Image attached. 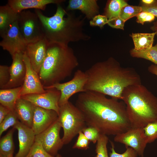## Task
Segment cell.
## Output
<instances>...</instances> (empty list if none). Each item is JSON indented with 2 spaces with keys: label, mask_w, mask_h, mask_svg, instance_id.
<instances>
[{
  "label": "cell",
  "mask_w": 157,
  "mask_h": 157,
  "mask_svg": "<svg viewBox=\"0 0 157 157\" xmlns=\"http://www.w3.org/2000/svg\"><path fill=\"white\" fill-rule=\"evenodd\" d=\"M119 100L87 91L78 95L75 105L83 115L88 126L95 128L100 134L115 135L131 128L126 105Z\"/></svg>",
  "instance_id": "6da1fadb"
},
{
  "label": "cell",
  "mask_w": 157,
  "mask_h": 157,
  "mask_svg": "<svg viewBox=\"0 0 157 157\" xmlns=\"http://www.w3.org/2000/svg\"><path fill=\"white\" fill-rule=\"evenodd\" d=\"M85 72V92H96L119 100H122L126 88L142 84L140 77L134 68L122 67L112 57L96 63Z\"/></svg>",
  "instance_id": "7a4b0ae2"
},
{
  "label": "cell",
  "mask_w": 157,
  "mask_h": 157,
  "mask_svg": "<svg viewBox=\"0 0 157 157\" xmlns=\"http://www.w3.org/2000/svg\"><path fill=\"white\" fill-rule=\"evenodd\" d=\"M55 14L52 16H45L38 9L35 10L41 23L44 38L48 42L68 45L71 42L87 41L90 36L83 31L85 17L77 16L57 4Z\"/></svg>",
  "instance_id": "3957f363"
},
{
  "label": "cell",
  "mask_w": 157,
  "mask_h": 157,
  "mask_svg": "<svg viewBox=\"0 0 157 157\" xmlns=\"http://www.w3.org/2000/svg\"><path fill=\"white\" fill-rule=\"evenodd\" d=\"M79 65L72 49L68 45L49 42L46 57L38 73L44 87L60 83L72 74Z\"/></svg>",
  "instance_id": "277c9868"
},
{
  "label": "cell",
  "mask_w": 157,
  "mask_h": 157,
  "mask_svg": "<svg viewBox=\"0 0 157 157\" xmlns=\"http://www.w3.org/2000/svg\"><path fill=\"white\" fill-rule=\"evenodd\" d=\"M122 100L131 128H142L157 119V97L142 84L126 88Z\"/></svg>",
  "instance_id": "5b68a950"
},
{
  "label": "cell",
  "mask_w": 157,
  "mask_h": 157,
  "mask_svg": "<svg viewBox=\"0 0 157 157\" xmlns=\"http://www.w3.org/2000/svg\"><path fill=\"white\" fill-rule=\"evenodd\" d=\"M58 120L63 129L62 140L64 144L69 143L86 127L83 115L69 101L60 106Z\"/></svg>",
  "instance_id": "8992f818"
},
{
  "label": "cell",
  "mask_w": 157,
  "mask_h": 157,
  "mask_svg": "<svg viewBox=\"0 0 157 157\" xmlns=\"http://www.w3.org/2000/svg\"><path fill=\"white\" fill-rule=\"evenodd\" d=\"M17 21L19 30L28 44L44 38L41 23L35 13L23 10L19 13Z\"/></svg>",
  "instance_id": "52a82bcc"
},
{
  "label": "cell",
  "mask_w": 157,
  "mask_h": 157,
  "mask_svg": "<svg viewBox=\"0 0 157 157\" xmlns=\"http://www.w3.org/2000/svg\"><path fill=\"white\" fill-rule=\"evenodd\" d=\"M86 81L87 77L85 72L78 69L75 72L72 79L69 81L56 83L44 88L45 90L54 88L60 92L59 101L60 106L69 101L70 97L75 94L85 92L84 88Z\"/></svg>",
  "instance_id": "ba28073f"
},
{
  "label": "cell",
  "mask_w": 157,
  "mask_h": 157,
  "mask_svg": "<svg viewBox=\"0 0 157 157\" xmlns=\"http://www.w3.org/2000/svg\"><path fill=\"white\" fill-rule=\"evenodd\" d=\"M61 128L58 119L48 128L35 136V141L40 143L47 153L54 157L64 145L60 136Z\"/></svg>",
  "instance_id": "9c48e42d"
},
{
  "label": "cell",
  "mask_w": 157,
  "mask_h": 157,
  "mask_svg": "<svg viewBox=\"0 0 157 157\" xmlns=\"http://www.w3.org/2000/svg\"><path fill=\"white\" fill-rule=\"evenodd\" d=\"M17 20L11 24L1 37L2 40L0 42V46L12 57L17 53H24L28 44L19 30Z\"/></svg>",
  "instance_id": "30bf717a"
},
{
  "label": "cell",
  "mask_w": 157,
  "mask_h": 157,
  "mask_svg": "<svg viewBox=\"0 0 157 157\" xmlns=\"http://www.w3.org/2000/svg\"><path fill=\"white\" fill-rule=\"evenodd\" d=\"M114 140L115 142L124 144L126 148H132L138 155L143 157L147 143L142 128H131L126 132L115 135Z\"/></svg>",
  "instance_id": "8fae6325"
},
{
  "label": "cell",
  "mask_w": 157,
  "mask_h": 157,
  "mask_svg": "<svg viewBox=\"0 0 157 157\" xmlns=\"http://www.w3.org/2000/svg\"><path fill=\"white\" fill-rule=\"evenodd\" d=\"M46 90V92L44 93L28 94L20 97L29 101L35 106L54 110L58 115L60 92L54 88Z\"/></svg>",
  "instance_id": "7c38bea8"
},
{
  "label": "cell",
  "mask_w": 157,
  "mask_h": 157,
  "mask_svg": "<svg viewBox=\"0 0 157 157\" xmlns=\"http://www.w3.org/2000/svg\"><path fill=\"white\" fill-rule=\"evenodd\" d=\"M23 60L26 67V73L20 92V97L31 94H41L46 92L41 83L38 74L32 68L29 60L24 53Z\"/></svg>",
  "instance_id": "4fadbf2b"
},
{
  "label": "cell",
  "mask_w": 157,
  "mask_h": 157,
  "mask_svg": "<svg viewBox=\"0 0 157 157\" xmlns=\"http://www.w3.org/2000/svg\"><path fill=\"white\" fill-rule=\"evenodd\" d=\"M58 114L52 110L35 106L31 129L35 135L44 131L58 119Z\"/></svg>",
  "instance_id": "5bb4252c"
},
{
  "label": "cell",
  "mask_w": 157,
  "mask_h": 157,
  "mask_svg": "<svg viewBox=\"0 0 157 157\" xmlns=\"http://www.w3.org/2000/svg\"><path fill=\"white\" fill-rule=\"evenodd\" d=\"M48 42L44 38L37 42L28 44L25 53L33 69L38 74L46 57Z\"/></svg>",
  "instance_id": "9a60e30c"
},
{
  "label": "cell",
  "mask_w": 157,
  "mask_h": 157,
  "mask_svg": "<svg viewBox=\"0 0 157 157\" xmlns=\"http://www.w3.org/2000/svg\"><path fill=\"white\" fill-rule=\"evenodd\" d=\"M23 54L17 53L12 57V62L10 67V80L3 89L15 88L23 85L26 73Z\"/></svg>",
  "instance_id": "2e32d148"
},
{
  "label": "cell",
  "mask_w": 157,
  "mask_h": 157,
  "mask_svg": "<svg viewBox=\"0 0 157 157\" xmlns=\"http://www.w3.org/2000/svg\"><path fill=\"white\" fill-rule=\"evenodd\" d=\"M13 127L18 131L19 149L14 157H25L35 142V135L32 129L19 122Z\"/></svg>",
  "instance_id": "e0dca14e"
},
{
  "label": "cell",
  "mask_w": 157,
  "mask_h": 157,
  "mask_svg": "<svg viewBox=\"0 0 157 157\" xmlns=\"http://www.w3.org/2000/svg\"><path fill=\"white\" fill-rule=\"evenodd\" d=\"M64 0H8L7 3L16 13H19L25 10L35 8L44 10L50 4H60Z\"/></svg>",
  "instance_id": "ac0fdd59"
},
{
  "label": "cell",
  "mask_w": 157,
  "mask_h": 157,
  "mask_svg": "<svg viewBox=\"0 0 157 157\" xmlns=\"http://www.w3.org/2000/svg\"><path fill=\"white\" fill-rule=\"evenodd\" d=\"M99 7L97 0H69L66 10H79L85 17L92 19L99 13Z\"/></svg>",
  "instance_id": "d6986e66"
},
{
  "label": "cell",
  "mask_w": 157,
  "mask_h": 157,
  "mask_svg": "<svg viewBox=\"0 0 157 157\" xmlns=\"http://www.w3.org/2000/svg\"><path fill=\"white\" fill-rule=\"evenodd\" d=\"M35 106L21 97L15 103L14 111L20 122L31 128Z\"/></svg>",
  "instance_id": "ffe728a7"
},
{
  "label": "cell",
  "mask_w": 157,
  "mask_h": 157,
  "mask_svg": "<svg viewBox=\"0 0 157 157\" xmlns=\"http://www.w3.org/2000/svg\"><path fill=\"white\" fill-rule=\"evenodd\" d=\"M19 13L15 12L7 3L0 6V36L1 37L10 26L16 21Z\"/></svg>",
  "instance_id": "44dd1931"
},
{
  "label": "cell",
  "mask_w": 157,
  "mask_h": 157,
  "mask_svg": "<svg viewBox=\"0 0 157 157\" xmlns=\"http://www.w3.org/2000/svg\"><path fill=\"white\" fill-rule=\"evenodd\" d=\"M156 35L155 32L132 33L130 35L133 41L134 46L133 49L138 51H143L150 49L153 46L154 38Z\"/></svg>",
  "instance_id": "7402d4cb"
},
{
  "label": "cell",
  "mask_w": 157,
  "mask_h": 157,
  "mask_svg": "<svg viewBox=\"0 0 157 157\" xmlns=\"http://www.w3.org/2000/svg\"><path fill=\"white\" fill-rule=\"evenodd\" d=\"M22 86L15 88L0 89V104L11 111H14L17 99L20 97L19 94Z\"/></svg>",
  "instance_id": "603a6c76"
},
{
  "label": "cell",
  "mask_w": 157,
  "mask_h": 157,
  "mask_svg": "<svg viewBox=\"0 0 157 157\" xmlns=\"http://www.w3.org/2000/svg\"><path fill=\"white\" fill-rule=\"evenodd\" d=\"M15 129L13 127L0 140V157H7L13 155L14 145L13 135Z\"/></svg>",
  "instance_id": "cb8c5ba5"
},
{
  "label": "cell",
  "mask_w": 157,
  "mask_h": 157,
  "mask_svg": "<svg viewBox=\"0 0 157 157\" xmlns=\"http://www.w3.org/2000/svg\"><path fill=\"white\" fill-rule=\"evenodd\" d=\"M128 4L124 0H108L103 15L106 16L108 19L119 17L122 8Z\"/></svg>",
  "instance_id": "d4e9b609"
},
{
  "label": "cell",
  "mask_w": 157,
  "mask_h": 157,
  "mask_svg": "<svg viewBox=\"0 0 157 157\" xmlns=\"http://www.w3.org/2000/svg\"><path fill=\"white\" fill-rule=\"evenodd\" d=\"M133 57L144 59L151 61L157 65V43L150 49L143 51H138L133 48L130 50Z\"/></svg>",
  "instance_id": "484cf974"
},
{
  "label": "cell",
  "mask_w": 157,
  "mask_h": 157,
  "mask_svg": "<svg viewBox=\"0 0 157 157\" xmlns=\"http://www.w3.org/2000/svg\"><path fill=\"white\" fill-rule=\"evenodd\" d=\"M142 11L140 6H132L128 4L121 9L119 17L125 22L129 19L136 15Z\"/></svg>",
  "instance_id": "4316f807"
},
{
  "label": "cell",
  "mask_w": 157,
  "mask_h": 157,
  "mask_svg": "<svg viewBox=\"0 0 157 157\" xmlns=\"http://www.w3.org/2000/svg\"><path fill=\"white\" fill-rule=\"evenodd\" d=\"M148 143L154 142L157 139V119L142 128Z\"/></svg>",
  "instance_id": "83f0119b"
},
{
  "label": "cell",
  "mask_w": 157,
  "mask_h": 157,
  "mask_svg": "<svg viewBox=\"0 0 157 157\" xmlns=\"http://www.w3.org/2000/svg\"><path fill=\"white\" fill-rule=\"evenodd\" d=\"M108 140L107 135L100 134L96 145L97 157H109L107 148Z\"/></svg>",
  "instance_id": "f1b7e54d"
},
{
  "label": "cell",
  "mask_w": 157,
  "mask_h": 157,
  "mask_svg": "<svg viewBox=\"0 0 157 157\" xmlns=\"http://www.w3.org/2000/svg\"><path fill=\"white\" fill-rule=\"evenodd\" d=\"M19 122V119L14 111H11L0 123V136L8 128L13 127Z\"/></svg>",
  "instance_id": "f546056e"
},
{
  "label": "cell",
  "mask_w": 157,
  "mask_h": 157,
  "mask_svg": "<svg viewBox=\"0 0 157 157\" xmlns=\"http://www.w3.org/2000/svg\"><path fill=\"white\" fill-rule=\"evenodd\" d=\"M25 157H55L50 155L39 142L35 141Z\"/></svg>",
  "instance_id": "4dcf8cb0"
},
{
  "label": "cell",
  "mask_w": 157,
  "mask_h": 157,
  "mask_svg": "<svg viewBox=\"0 0 157 157\" xmlns=\"http://www.w3.org/2000/svg\"><path fill=\"white\" fill-rule=\"evenodd\" d=\"M82 132L90 141L94 144L97 143L100 134L96 129L92 126L86 127Z\"/></svg>",
  "instance_id": "1f68e13d"
},
{
  "label": "cell",
  "mask_w": 157,
  "mask_h": 157,
  "mask_svg": "<svg viewBox=\"0 0 157 157\" xmlns=\"http://www.w3.org/2000/svg\"><path fill=\"white\" fill-rule=\"evenodd\" d=\"M10 67L7 65H0V88L3 89L10 79Z\"/></svg>",
  "instance_id": "d6a6232c"
},
{
  "label": "cell",
  "mask_w": 157,
  "mask_h": 157,
  "mask_svg": "<svg viewBox=\"0 0 157 157\" xmlns=\"http://www.w3.org/2000/svg\"><path fill=\"white\" fill-rule=\"evenodd\" d=\"M77 140L73 146V148L86 150L89 148L90 142L85 136L82 131L78 134Z\"/></svg>",
  "instance_id": "836d02e7"
},
{
  "label": "cell",
  "mask_w": 157,
  "mask_h": 157,
  "mask_svg": "<svg viewBox=\"0 0 157 157\" xmlns=\"http://www.w3.org/2000/svg\"><path fill=\"white\" fill-rule=\"evenodd\" d=\"M112 147L110 148L111 152L110 154L109 157H137L138 154L132 148L128 147L126 148V151L122 154L117 153L114 148L113 143L111 142Z\"/></svg>",
  "instance_id": "e575fe53"
},
{
  "label": "cell",
  "mask_w": 157,
  "mask_h": 157,
  "mask_svg": "<svg viewBox=\"0 0 157 157\" xmlns=\"http://www.w3.org/2000/svg\"><path fill=\"white\" fill-rule=\"evenodd\" d=\"M108 19L105 15L99 14L95 16L90 21L91 26H98L102 28L106 24H108Z\"/></svg>",
  "instance_id": "d590c367"
},
{
  "label": "cell",
  "mask_w": 157,
  "mask_h": 157,
  "mask_svg": "<svg viewBox=\"0 0 157 157\" xmlns=\"http://www.w3.org/2000/svg\"><path fill=\"white\" fill-rule=\"evenodd\" d=\"M125 22L119 16L108 19L107 24L112 28L124 30Z\"/></svg>",
  "instance_id": "8d00e7d4"
},
{
  "label": "cell",
  "mask_w": 157,
  "mask_h": 157,
  "mask_svg": "<svg viewBox=\"0 0 157 157\" xmlns=\"http://www.w3.org/2000/svg\"><path fill=\"white\" fill-rule=\"evenodd\" d=\"M142 11L150 13L157 18V0L151 4L149 6L141 5Z\"/></svg>",
  "instance_id": "74e56055"
},
{
  "label": "cell",
  "mask_w": 157,
  "mask_h": 157,
  "mask_svg": "<svg viewBox=\"0 0 157 157\" xmlns=\"http://www.w3.org/2000/svg\"><path fill=\"white\" fill-rule=\"evenodd\" d=\"M148 12L142 11L138 13L136 16L137 17L136 22L138 23L143 25L146 22Z\"/></svg>",
  "instance_id": "f35d334b"
},
{
  "label": "cell",
  "mask_w": 157,
  "mask_h": 157,
  "mask_svg": "<svg viewBox=\"0 0 157 157\" xmlns=\"http://www.w3.org/2000/svg\"><path fill=\"white\" fill-rule=\"evenodd\" d=\"M6 107L0 104V123L11 111Z\"/></svg>",
  "instance_id": "ab89813d"
},
{
  "label": "cell",
  "mask_w": 157,
  "mask_h": 157,
  "mask_svg": "<svg viewBox=\"0 0 157 157\" xmlns=\"http://www.w3.org/2000/svg\"><path fill=\"white\" fill-rule=\"evenodd\" d=\"M148 70L149 72L157 76V65L152 64L148 67Z\"/></svg>",
  "instance_id": "60d3db41"
},
{
  "label": "cell",
  "mask_w": 157,
  "mask_h": 157,
  "mask_svg": "<svg viewBox=\"0 0 157 157\" xmlns=\"http://www.w3.org/2000/svg\"><path fill=\"white\" fill-rule=\"evenodd\" d=\"M155 0H142L141 1L142 5L149 6L152 4Z\"/></svg>",
  "instance_id": "b9f144b4"
},
{
  "label": "cell",
  "mask_w": 157,
  "mask_h": 157,
  "mask_svg": "<svg viewBox=\"0 0 157 157\" xmlns=\"http://www.w3.org/2000/svg\"><path fill=\"white\" fill-rule=\"evenodd\" d=\"M151 30L156 33L157 35V21L153 23V25L150 27Z\"/></svg>",
  "instance_id": "7bdbcfd3"
},
{
  "label": "cell",
  "mask_w": 157,
  "mask_h": 157,
  "mask_svg": "<svg viewBox=\"0 0 157 157\" xmlns=\"http://www.w3.org/2000/svg\"><path fill=\"white\" fill-rule=\"evenodd\" d=\"M55 157H62V156L58 154Z\"/></svg>",
  "instance_id": "ee69618b"
},
{
  "label": "cell",
  "mask_w": 157,
  "mask_h": 157,
  "mask_svg": "<svg viewBox=\"0 0 157 157\" xmlns=\"http://www.w3.org/2000/svg\"><path fill=\"white\" fill-rule=\"evenodd\" d=\"M7 157H14L13 155H11Z\"/></svg>",
  "instance_id": "f6af8a7d"
}]
</instances>
